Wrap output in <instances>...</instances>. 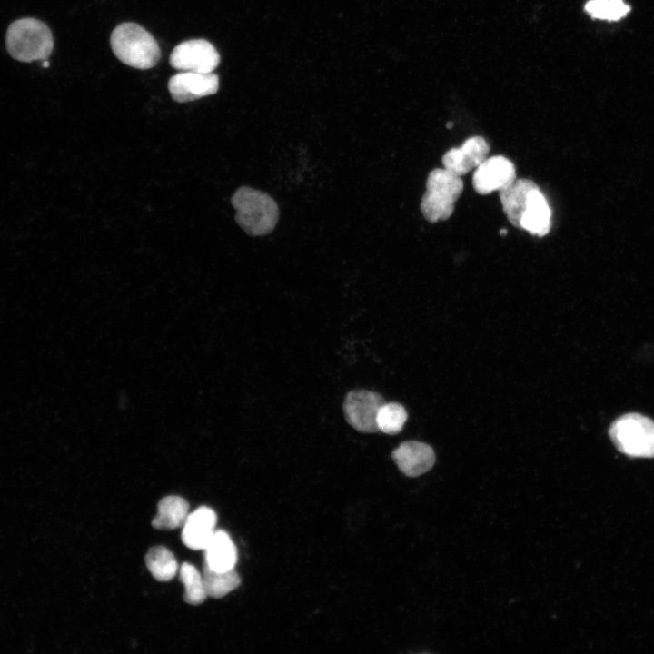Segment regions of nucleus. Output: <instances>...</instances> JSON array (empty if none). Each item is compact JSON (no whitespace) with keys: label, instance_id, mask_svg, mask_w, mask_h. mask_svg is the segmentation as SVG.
<instances>
[{"label":"nucleus","instance_id":"1","mask_svg":"<svg viewBox=\"0 0 654 654\" xmlns=\"http://www.w3.org/2000/svg\"><path fill=\"white\" fill-rule=\"evenodd\" d=\"M110 44L114 55L134 68L150 69L161 56L154 37L135 23L125 22L117 25L111 34Z\"/></svg>","mask_w":654,"mask_h":654},{"label":"nucleus","instance_id":"2","mask_svg":"<svg viewBox=\"0 0 654 654\" xmlns=\"http://www.w3.org/2000/svg\"><path fill=\"white\" fill-rule=\"evenodd\" d=\"M231 202L236 210L237 223L249 235L268 234L278 222V206L274 200L263 192L243 186L233 194Z\"/></svg>","mask_w":654,"mask_h":654},{"label":"nucleus","instance_id":"3","mask_svg":"<svg viewBox=\"0 0 654 654\" xmlns=\"http://www.w3.org/2000/svg\"><path fill=\"white\" fill-rule=\"evenodd\" d=\"M6 48L12 57L22 62L43 60L51 54L54 39L45 23L35 18H23L9 25Z\"/></svg>","mask_w":654,"mask_h":654},{"label":"nucleus","instance_id":"4","mask_svg":"<svg viewBox=\"0 0 654 654\" xmlns=\"http://www.w3.org/2000/svg\"><path fill=\"white\" fill-rule=\"evenodd\" d=\"M463 191V182L445 168L432 170L426 181V192L421 202V211L430 223L445 221L454 211L456 201Z\"/></svg>","mask_w":654,"mask_h":654},{"label":"nucleus","instance_id":"5","mask_svg":"<svg viewBox=\"0 0 654 654\" xmlns=\"http://www.w3.org/2000/svg\"><path fill=\"white\" fill-rule=\"evenodd\" d=\"M609 435L618 451L633 458H654V421L627 413L613 421Z\"/></svg>","mask_w":654,"mask_h":654},{"label":"nucleus","instance_id":"6","mask_svg":"<svg viewBox=\"0 0 654 654\" xmlns=\"http://www.w3.org/2000/svg\"><path fill=\"white\" fill-rule=\"evenodd\" d=\"M220 64L216 48L205 39H191L176 45L171 55L170 64L184 72L213 73Z\"/></svg>","mask_w":654,"mask_h":654},{"label":"nucleus","instance_id":"7","mask_svg":"<svg viewBox=\"0 0 654 654\" xmlns=\"http://www.w3.org/2000/svg\"><path fill=\"white\" fill-rule=\"evenodd\" d=\"M384 403L383 397L375 391H352L347 393L343 401L346 421L361 432H377V414Z\"/></svg>","mask_w":654,"mask_h":654},{"label":"nucleus","instance_id":"8","mask_svg":"<svg viewBox=\"0 0 654 654\" xmlns=\"http://www.w3.org/2000/svg\"><path fill=\"white\" fill-rule=\"evenodd\" d=\"M513 163L502 155L486 158L474 171L472 185L481 195L501 191L516 180Z\"/></svg>","mask_w":654,"mask_h":654},{"label":"nucleus","instance_id":"9","mask_svg":"<svg viewBox=\"0 0 654 654\" xmlns=\"http://www.w3.org/2000/svg\"><path fill=\"white\" fill-rule=\"evenodd\" d=\"M219 88V77L213 73L182 71L172 76L168 90L178 103H186L215 94Z\"/></svg>","mask_w":654,"mask_h":654},{"label":"nucleus","instance_id":"10","mask_svg":"<svg viewBox=\"0 0 654 654\" xmlns=\"http://www.w3.org/2000/svg\"><path fill=\"white\" fill-rule=\"evenodd\" d=\"M490 150L484 138L470 137L460 147L451 148L443 155V168L461 176L477 168L487 158Z\"/></svg>","mask_w":654,"mask_h":654},{"label":"nucleus","instance_id":"11","mask_svg":"<svg viewBox=\"0 0 654 654\" xmlns=\"http://www.w3.org/2000/svg\"><path fill=\"white\" fill-rule=\"evenodd\" d=\"M391 456L399 470L409 477L425 473L435 462L432 448L417 441L401 442L393 450Z\"/></svg>","mask_w":654,"mask_h":654},{"label":"nucleus","instance_id":"12","mask_svg":"<svg viewBox=\"0 0 654 654\" xmlns=\"http://www.w3.org/2000/svg\"><path fill=\"white\" fill-rule=\"evenodd\" d=\"M217 521L215 511L201 506L189 513L182 530V541L189 549L203 550L209 544Z\"/></svg>","mask_w":654,"mask_h":654},{"label":"nucleus","instance_id":"13","mask_svg":"<svg viewBox=\"0 0 654 654\" xmlns=\"http://www.w3.org/2000/svg\"><path fill=\"white\" fill-rule=\"evenodd\" d=\"M551 228V210L539 187L529 194L525 211L520 221V229L532 235L543 237Z\"/></svg>","mask_w":654,"mask_h":654},{"label":"nucleus","instance_id":"14","mask_svg":"<svg viewBox=\"0 0 654 654\" xmlns=\"http://www.w3.org/2000/svg\"><path fill=\"white\" fill-rule=\"evenodd\" d=\"M538 185L529 179H516L500 191V199L509 222L520 229V221L526 208L530 193Z\"/></svg>","mask_w":654,"mask_h":654},{"label":"nucleus","instance_id":"15","mask_svg":"<svg viewBox=\"0 0 654 654\" xmlns=\"http://www.w3.org/2000/svg\"><path fill=\"white\" fill-rule=\"evenodd\" d=\"M204 551V562L213 570H228L233 569L236 564V547L224 530L214 531Z\"/></svg>","mask_w":654,"mask_h":654},{"label":"nucleus","instance_id":"16","mask_svg":"<svg viewBox=\"0 0 654 654\" xmlns=\"http://www.w3.org/2000/svg\"><path fill=\"white\" fill-rule=\"evenodd\" d=\"M189 515V504L180 496L163 498L157 505V513L152 526L157 530H173L183 527Z\"/></svg>","mask_w":654,"mask_h":654},{"label":"nucleus","instance_id":"17","mask_svg":"<svg viewBox=\"0 0 654 654\" xmlns=\"http://www.w3.org/2000/svg\"><path fill=\"white\" fill-rule=\"evenodd\" d=\"M202 575L207 596L213 599L223 598L241 583L234 568L228 570H216L204 562Z\"/></svg>","mask_w":654,"mask_h":654},{"label":"nucleus","instance_id":"18","mask_svg":"<svg viewBox=\"0 0 654 654\" xmlns=\"http://www.w3.org/2000/svg\"><path fill=\"white\" fill-rule=\"evenodd\" d=\"M145 564L158 581H169L176 574L178 564L174 555L164 546L151 548L145 556Z\"/></svg>","mask_w":654,"mask_h":654},{"label":"nucleus","instance_id":"19","mask_svg":"<svg viewBox=\"0 0 654 654\" xmlns=\"http://www.w3.org/2000/svg\"><path fill=\"white\" fill-rule=\"evenodd\" d=\"M180 580L184 586L183 600L191 605L203 603L207 596L203 575L192 564L184 562L179 570Z\"/></svg>","mask_w":654,"mask_h":654},{"label":"nucleus","instance_id":"20","mask_svg":"<svg viewBox=\"0 0 654 654\" xmlns=\"http://www.w3.org/2000/svg\"><path fill=\"white\" fill-rule=\"evenodd\" d=\"M407 417L406 410L401 404L385 402L377 414L378 429L389 435L397 434L401 431Z\"/></svg>","mask_w":654,"mask_h":654},{"label":"nucleus","instance_id":"21","mask_svg":"<svg viewBox=\"0 0 654 654\" xmlns=\"http://www.w3.org/2000/svg\"><path fill=\"white\" fill-rule=\"evenodd\" d=\"M585 10L593 17L606 20H619L630 10L622 0H590Z\"/></svg>","mask_w":654,"mask_h":654},{"label":"nucleus","instance_id":"22","mask_svg":"<svg viewBox=\"0 0 654 654\" xmlns=\"http://www.w3.org/2000/svg\"><path fill=\"white\" fill-rule=\"evenodd\" d=\"M500 234L501 236L506 235V234H507V230H506V229H500Z\"/></svg>","mask_w":654,"mask_h":654},{"label":"nucleus","instance_id":"23","mask_svg":"<svg viewBox=\"0 0 654 654\" xmlns=\"http://www.w3.org/2000/svg\"><path fill=\"white\" fill-rule=\"evenodd\" d=\"M48 65H49V62H48V61H45V62L43 63V67L46 68V67H48Z\"/></svg>","mask_w":654,"mask_h":654},{"label":"nucleus","instance_id":"24","mask_svg":"<svg viewBox=\"0 0 654 654\" xmlns=\"http://www.w3.org/2000/svg\"><path fill=\"white\" fill-rule=\"evenodd\" d=\"M452 126H453V124H452L451 122H449V123L447 124V128L450 129V128H451Z\"/></svg>","mask_w":654,"mask_h":654}]
</instances>
